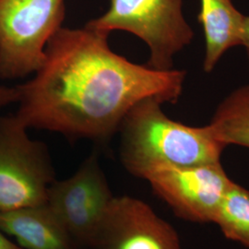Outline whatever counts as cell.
<instances>
[{"label":"cell","instance_id":"3957f363","mask_svg":"<svg viewBox=\"0 0 249 249\" xmlns=\"http://www.w3.org/2000/svg\"><path fill=\"white\" fill-rule=\"evenodd\" d=\"M107 11L85 25L110 35L123 31L140 38L149 48L147 66L174 69L175 57L190 45L194 30L184 14V0H109Z\"/></svg>","mask_w":249,"mask_h":249},{"label":"cell","instance_id":"6da1fadb","mask_svg":"<svg viewBox=\"0 0 249 249\" xmlns=\"http://www.w3.org/2000/svg\"><path fill=\"white\" fill-rule=\"evenodd\" d=\"M108 36L86 25L63 26L49 41L34 78L16 86L18 121L28 129L106 143L138 103H178L186 71L131 62L111 49Z\"/></svg>","mask_w":249,"mask_h":249},{"label":"cell","instance_id":"5bb4252c","mask_svg":"<svg viewBox=\"0 0 249 249\" xmlns=\"http://www.w3.org/2000/svg\"><path fill=\"white\" fill-rule=\"evenodd\" d=\"M240 46H243L246 50L248 62L249 66V16L244 17L242 32H241Z\"/></svg>","mask_w":249,"mask_h":249},{"label":"cell","instance_id":"52a82bcc","mask_svg":"<svg viewBox=\"0 0 249 249\" xmlns=\"http://www.w3.org/2000/svg\"><path fill=\"white\" fill-rule=\"evenodd\" d=\"M146 181L176 216L196 223H213L232 183L222 162L159 170Z\"/></svg>","mask_w":249,"mask_h":249},{"label":"cell","instance_id":"7c38bea8","mask_svg":"<svg viewBox=\"0 0 249 249\" xmlns=\"http://www.w3.org/2000/svg\"><path fill=\"white\" fill-rule=\"evenodd\" d=\"M213 223L229 240L249 249V190L232 181Z\"/></svg>","mask_w":249,"mask_h":249},{"label":"cell","instance_id":"8992f818","mask_svg":"<svg viewBox=\"0 0 249 249\" xmlns=\"http://www.w3.org/2000/svg\"><path fill=\"white\" fill-rule=\"evenodd\" d=\"M96 153L82 161L71 177L49 186L45 204L68 231L77 249H88L114 198Z\"/></svg>","mask_w":249,"mask_h":249},{"label":"cell","instance_id":"9c48e42d","mask_svg":"<svg viewBox=\"0 0 249 249\" xmlns=\"http://www.w3.org/2000/svg\"><path fill=\"white\" fill-rule=\"evenodd\" d=\"M0 230L23 249H77L45 202L0 212Z\"/></svg>","mask_w":249,"mask_h":249},{"label":"cell","instance_id":"30bf717a","mask_svg":"<svg viewBox=\"0 0 249 249\" xmlns=\"http://www.w3.org/2000/svg\"><path fill=\"white\" fill-rule=\"evenodd\" d=\"M197 20L204 36L203 71L211 73L231 48L240 46L245 15L232 0H199Z\"/></svg>","mask_w":249,"mask_h":249},{"label":"cell","instance_id":"4fadbf2b","mask_svg":"<svg viewBox=\"0 0 249 249\" xmlns=\"http://www.w3.org/2000/svg\"><path fill=\"white\" fill-rule=\"evenodd\" d=\"M17 102H18V90L16 86L15 87L6 86L0 82V111L8 106L17 104Z\"/></svg>","mask_w":249,"mask_h":249},{"label":"cell","instance_id":"5b68a950","mask_svg":"<svg viewBox=\"0 0 249 249\" xmlns=\"http://www.w3.org/2000/svg\"><path fill=\"white\" fill-rule=\"evenodd\" d=\"M55 179L45 143L31 139L14 114L0 116V212L45 203Z\"/></svg>","mask_w":249,"mask_h":249},{"label":"cell","instance_id":"7a4b0ae2","mask_svg":"<svg viewBox=\"0 0 249 249\" xmlns=\"http://www.w3.org/2000/svg\"><path fill=\"white\" fill-rule=\"evenodd\" d=\"M157 99H145L124 116L119 157L124 169L146 180L159 170L222 162L226 147L208 124L192 126L171 119Z\"/></svg>","mask_w":249,"mask_h":249},{"label":"cell","instance_id":"ba28073f","mask_svg":"<svg viewBox=\"0 0 249 249\" xmlns=\"http://www.w3.org/2000/svg\"><path fill=\"white\" fill-rule=\"evenodd\" d=\"M88 249H182L178 231L147 202L114 196Z\"/></svg>","mask_w":249,"mask_h":249},{"label":"cell","instance_id":"277c9868","mask_svg":"<svg viewBox=\"0 0 249 249\" xmlns=\"http://www.w3.org/2000/svg\"><path fill=\"white\" fill-rule=\"evenodd\" d=\"M65 17V0H0V80L35 74Z\"/></svg>","mask_w":249,"mask_h":249},{"label":"cell","instance_id":"9a60e30c","mask_svg":"<svg viewBox=\"0 0 249 249\" xmlns=\"http://www.w3.org/2000/svg\"><path fill=\"white\" fill-rule=\"evenodd\" d=\"M0 249H23L18 246L17 243H14L9 239L8 235H6L0 230Z\"/></svg>","mask_w":249,"mask_h":249},{"label":"cell","instance_id":"8fae6325","mask_svg":"<svg viewBox=\"0 0 249 249\" xmlns=\"http://www.w3.org/2000/svg\"><path fill=\"white\" fill-rule=\"evenodd\" d=\"M208 125L224 147L236 145L249 149V83L223 99Z\"/></svg>","mask_w":249,"mask_h":249}]
</instances>
